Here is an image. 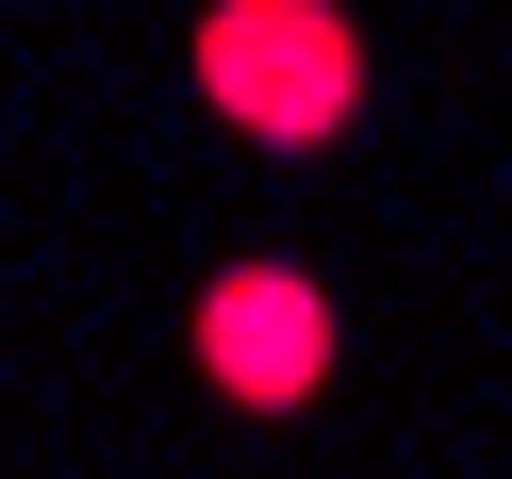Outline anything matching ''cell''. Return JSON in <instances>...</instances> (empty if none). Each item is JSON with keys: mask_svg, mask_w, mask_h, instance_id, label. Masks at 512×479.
<instances>
[{"mask_svg": "<svg viewBox=\"0 0 512 479\" xmlns=\"http://www.w3.org/2000/svg\"><path fill=\"white\" fill-rule=\"evenodd\" d=\"M182 364H199V397L215 413H314L331 397V364H347V314H331V281L314 265H281V248H248V265H215L199 281V314H182Z\"/></svg>", "mask_w": 512, "mask_h": 479, "instance_id": "cell-2", "label": "cell"}, {"mask_svg": "<svg viewBox=\"0 0 512 479\" xmlns=\"http://www.w3.org/2000/svg\"><path fill=\"white\" fill-rule=\"evenodd\" d=\"M182 67H199L215 133H248V149H347L380 50H364L347 0H215L199 34H182Z\"/></svg>", "mask_w": 512, "mask_h": 479, "instance_id": "cell-1", "label": "cell"}]
</instances>
